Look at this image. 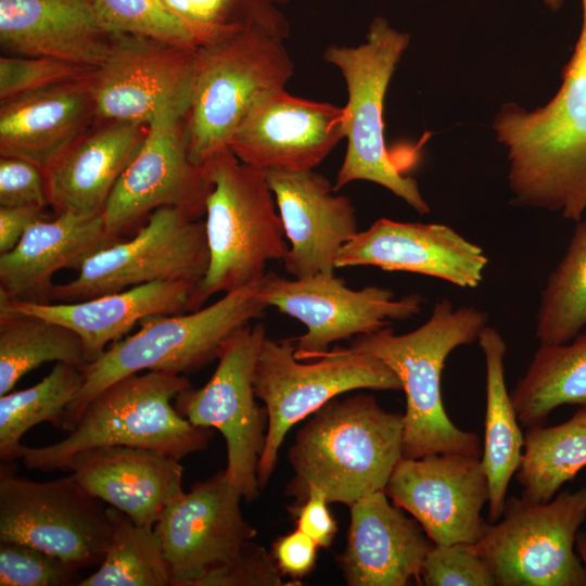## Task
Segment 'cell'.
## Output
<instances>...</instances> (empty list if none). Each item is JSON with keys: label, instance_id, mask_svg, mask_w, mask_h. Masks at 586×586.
I'll use <instances>...</instances> for the list:
<instances>
[{"label": "cell", "instance_id": "cell-15", "mask_svg": "<svg viewBox=\"0 0 586 586\" xmlns=\"http://www.w3.org/2000/svg\"><path fill=\"white\" fill-rule=\"evenodd\" d=\"M196 50L154 38L115 34L104 62L90 76L97 118L149 125L167 114L187 116Z\"/></svg>", "mask_w": 586, "mask_h": 586}, {"label": "cell", "instance_id": "cell-34", "mask_svg": "<svg viewBox=\"0 0 586 586\" xmlns=\"http://www.w3.org/2000/svg\"><path fill=\"white\" fill-rule=\"evenodd\" d=\"M575 224L540 294L535 324L540 344L568 343L586 328V218Z\"/></svg>", "mask_w": 586, "mask_h": 586}, {"label": "cell", "instance_id": "cell-44", "mask_svg": "<svg viewBox=\"0 0 586 586\" xmlns=\"http://www.w3.org/2000/svg\"><path fill=\"white\" fill-rule=\"evenodd\" d=\"M42 217L43 212L36 208L0 206V254L14 249L27 228Z\"/></svg>", "mask_w": 586, "mask_h": 586}, {"label": "cell", "instance_id": "cell-17", "mask_svg": "<svg viewBox=\"0 0 586 586\" xmlns=\"http://www.w3.org/2000/svg\"><path fill=\"white\" fill-rule=\"evenodd\" d=\"M241 498L225 469L193 484L164 509L154 530L170 568L171 586H199L257 535L242 514Z\"/></svg>", "mask_w": 586, "mask_h": 586}, {"label": "cell", "instance_id": "cell-45", "mask_svg": "<svg viewBox=\"0 0 586 586\" xmlns=\"http://www.w3.org/2000/svg\"><path fill=\"white\" fill-rule=\"evenodd\" d=\"M575 548L582 561L586 579V533L578 532L575 539Z\"/></svg>", "mask_w": 586, "mask_h": 586}, {"label": "cell", "instance_id": "cell-43", "mask_svg": "<svg viewBox=\"0 0 586 586\" xmlns=\"http://www.w3.org/2000/svg\"><path fill=\"white\" fill-rule=\"evenodd\" d=\"M318 548L313 538L296 528L280 536L273 543L271 552L283 575L302 578L314 570Z\"/></svg>", "mask_w": 586, "mask_h": 586}, {"label": "cell", "instance_id": "cell-38", "mask_svg": "<svg viewBox=\"0 0 586 586\" xmlns=\"http://www.w3.org/2000/svg\"><path fill=\"white\" fill-rule=\"evenodd\" d=\"M93 71L48 56H1L0 100L86 78Z\"/></svg>", "mask_w": 586, "mask_h": 586}, {"label": "cell", "instance_id": "cell-18", "mask_svg": "<svg viewBox=\"0 0 586 586\" xmlns=\"http://www.w3.org/2000/svg\"><path fill=\"white\" fill-rule=\"evenodd\" d=\"M391 501L415 518L434 545L474 544L486 521L487 475L480 457L441 453L402 458L384 488Z\"/></svg>", "mask_w": 586, "mask_h": 586}, {"label": "cell", "instance_id": "cell-32", "mask_svg": "<svg viewBox=\"0 0 586 586\" xmlns=\"http://www.w3.org/2000/svg\"><path fill=\"white\" fill-rule=\"evenodd\" d=\"M82 367L89 362L81 339L71 329L31 315L0 313V396L46 362Z\"/></svg>", "mask_w": 586, "mask_h": 586}, {"label": "cell", "instance_id": "cell-13", "mask_svg": "<svg viewBox=\"0 0 586 586\" xmlns=\"http://www.w3.org/2000/svg\"><path fill=\"white\" fill-rule=\"evenodd\" d=\"M266 337L263 323L232 333L218 355L217 367L200 388L175 397L178 412L192 424L218 430L227 444L226 475L246 502L259 495L257 464L265 447L268 413L256 402L254 370Z\"/></svg>", "mask_w": 586, "mask_h": 586}, {"label": "cell", "instance_id": "cell-24", "mask_svg": "<svg viewBox=\"0 0 586 586\" xmlns=\"http://www.w3.org/2000/svg\"><path fill=\"white\" fill-rule=\"evenodd\" d=\"M195 289V283L158 281L79 302L0 300V313L31 315L71 329L91 362L145 318L193 311Z\"/></svg>", "mask_w": 586, "mask_h": 586}, {"label": "cell", "instance_id": "cell-8", "mask_svg": "<svg viewBox=\"0 0 586 586\" xmlns=\"http://www.w3.org/2000/svg\"><path fill=\"white\" fill-rule=\"evenodd\" d=\"M409 42L407 33L377 16L369 25L365 42L326 49L323 59L340 69L348 93L344 106L347 149L333 188L337 191L357 180L374 182L424 215L430 213V206L418 182L402 173L384 139L385 94Z\"/></svg>", "mask_w": 586, "mask_h": 586}, {"label": "cell", "instance_id": "cell-9", "mask_svg": "<svg viewBox=\"0 0 586 586\" xmlns=\"http://www.w3.org/2000/svg\"><path fill=\"white\" fill-rule=\"evenodd\" d=\"M305 364L293 339L265 337L254 370V391L268 413L257 480L264 488L275 472L289 430L336 396L354 390L402 391L397 375L372 355L334 348Z\"/></svg>", "mask_w": 586, "mask_h": 586}, {"label": "cell", "instance_id": "cell-5", "mask_svg": "<svg viewBox=\"0 0 586 586\" xmlns=\"http://www.w3.org/2000/svg\"><path fill=\"white\" fill-rule=\"evenodd\" d=\"M262 280L227 292L202 309L148 317L132 335L114 342L80 367L84 383L67 409L64 431H72L86 405L122 378L142 371L184 375L217 359L232 333L264 315L267 306L258 295Z\"/></svg>", "mask_w": 586, "mask_h": 586}, {"label": "cell", "instance_id": "cell-10", "mask_svg": "<svg viewBox=\"0 0 586 586\" xmlns=\"http://www.w3.org/2000/svg\"><path fill=\"white\" fill-rule=\"evenodd\" d=\"M586 519V484L547 502L506 498L500 519L486 523L474 548L499 586H586L574 551Z\"/></svg>", "mask_w": 586, "mask_h": 586}, {"label": "cell", "instance_id": "cell-28", "mask_svg": "<svg viewBox=\"0 0 586 586\" xmlns=\"http://www.w3.org/2000/svg\"><path fill=\"white\" fill-rule=\"evenodd\" d=\"M111 242L102 214L61 213L36 220L14 249L0 254V300L47 302L56 271L77 269Z\"/></svg>", "mask_w": 586, "mask_h": 586}, {"label": "cell", "instance_id": "cell-20", "mask_svg": "<svg viewBox=\"0 0 586 586\" xmlns=\"http://www.w3.org/2000/svg\"><path fill=\"white\" fill-rule=\"evenodd\" d=\"M483 249L443 224L380 218L358 231L339 252L336 268L372 266L434 277L463 289L483 280Z\"/></svg>", "mask_w": 586, "mask_h": 586}, {"label": "cell", "instance_id": "cell-33", "mask_svg": "<svg viewBox=\"0 0 586 586\" xmlns=\"http://www.w3.org/2000/svg\"><path fill=\"white\" fill-rule=\"evenodd\" d=\"M84 383L80 367L55 362L39 383L0 396V459L13 463L17 460L21 438L33 426L49 422L64 430L69 405Z\"/></svg>", "mask_w": 586, "mask_h": 586}, {"label": "cell", "instance_id": "cell-25", "mask_svg": "<svg viewBox=\"0 0 586 586\" xmlns=\"http://www.w3.org/2000/svg\"><path fill=\"white\" fill-rule=\"evenodd\" d=\"M114 36L91 0H0V43L18 55L97 68Z\"/></svg>", "mask_w": 586, "mask_h": 586}, {"label": "cell", "instance_id": "cell-35", "mask_svg": "<svg viewBox=\"0 0 586 586\" xmlns=\"http://www.w3.org/2000/svg\"><path fill=\"white\" fill-rule=\"evenodd\" d=\"M112 540L98 570L78 586H171L168 561L154 527L109 506Z\"/></svg>", "mask_w": 586, "mask_h": 586}, {"label": "cell", "instance_id": "cell-11", "mask_svg": "<svg viewBox=\"0 0 586 586\" xmlns=\"http://www.w3.org/2000/svg\"><path fill=\"white\" fill-rule=\"evenodd\" d=\"M208 264L204 221L175 207H161L131 238L115 240L89 255L75 279L53 284L47 302H79L158 281L198 284Z\"/></svg>", "mask_w": 586, "mask_h": 586}, {"label": "cell", "instance_id": "cell-14", "mask_svg": "<svg viewBox=\"0 0 586 586\" xmlns=\"http://www.w3.org/2000/svg\"><path fill=\"white\" fill-rule=\"evenodd\" d=\"M259 298L306 327L293 339L295 357L311 360L337 341L375 332L391 321L408 320L421 311L423 298L411 293L395 300L392 290L365 286L352 290L335 273L286 279L266 272Z\"/></svg>", "mask_w": 586, "mask_h": 586}, {"label": "cell", "instance_id": "cell-40", "mask_svg": "<svg viewBox=\"0 0 586 586\" xmlns=\"http://www.w3.org/2000/svg\"><path fill=\"white\" fill-rule=\"evenodd\" d=\"M282 573L271 551L245 543L233 559L203 578L199 586H283Z\"/></svg>", "mask_w": 586, "mask_h": 586}, {"label": "cell", "instance_id": "cell-7", "mask_svg": "<svg viewBox=\"0 0 586 586\" xmlns=\"http://www.w3.org/2000/svg\"><path fill=\"white\" fill-rule=\"evenodd\" d=\"M283 40L265 28L246 26L198 49L193 97L184 120L192 163L203 166L227 148L255 103L285 87L294 65Z\"/></svg>", "mask_w": 586, "mask_h": 586}, {"label": "cell", "instance_id": "cell-42", "mask_svg": "<svg viewBox=\"0 0 586 586\" xmlns=\"http://www.w3.org/2000/svg\"><path fill=\"white\" fill-rule=\"evenodd\" d=\"M329 504L326 494L320 488L311 487L305 501L290 510L296 519L297 528L313 538L321 548H329L337 532Z\"/></svg>", "mask_w": 586, "mask_h": 586}, {"label": "cell", "instance_id": "cell-2", "mask_svg": "<svg viewBox=\"0 0 586 586\" xmlns=\"http://www.w3.org/2000/svg\"><path fill=\"white\" fill-rule=\"evenodd\" d=\"M298 430L289 449L294 475L285 496L294 499L290 510L320 488L328 501L351 506L384 491L403 458L404 416L381 408L369 394L333 398Z\"/></svg>", "mask_w": 586, "mask_h": 586}, {"label": "cell", "instance_id": "cell-41", "mask_svg": "<svg viewBox=\"0 0 586 586\" xmlns=\"http://www.w3.org/2000/svg\"><path fill=\"white\" fill-rule=\"evenodd\" d=\"M49 205L44 170L18 157L0 158V206L43 211Z\"/></svg>", "mask_w": 586, "mask_h": 586}, {"label": "cell", "instance_id": "cell-22", "mask_svg": "<svg viewBox=\"0 0 586 586\" xmlns=\"http://www.w3.org/2000/svg\"><path fill=\"white\" fill-rule=\"evenodd\" d=\"M384 491L349 506L345 550L336 556L349 586H406L419 577L434 545L415 518L388 500Z\"/></svg>", "mask_w": 586, "mask_h": 586}, {"label": "cell", "instance_id": "cell-39", "mask_svg": "<svg viewBox=\"0 0 586 586\" xmlns=\"http://www.w3.org/2000/svg\"><path fill=\"white\" fill-rule=\"evenodd\" d=\"M425 586H493L495 577L472 543L433 545L419 577Z\"/></svg>", "mask_w": 586, "mask_h": 586}, {"label": "cell", "instance_id": "cell-30", "mask_svg": "<svg viewBox=\"0 0 586 586\" xmlns=\"http://www.w3.org/2000/svg\"><path fill=\"white\" fill-rule=\"evenodd\" d=\"M510 396L520 424L543 425L562 405L586 408V331L563 344H540Z\"/></svg>", "mask_w": 586, "mask_h": 586}, {"label": "cell", "instance_id": "cell-12", "mask_svg": "<svg viewBox=\"0 0 586 586\" xmlns=\"http://www.w3.org/2000/svg\"><path fill=\"white\" fill-rule=\"evenodd\" d=\"M0 469V540L26 544L81 570L99 566L112 540L107 507L71 474L37 482Z\"/></svg>", "mask_w": 586, "mask_h": 586}, {"label": "cell", "instance_id": "cell-29", "mask_svg": "<svg viewBox=\"0 0 586 586\" xmlns=\"http://www.w3.org/2000/svg\"><path fill=\"white\" fill-rule=\"evenodd\" d=\"M486 370V409L482 464L489 486L488 519H500L511 477L521 463L524 434L506 385L507 343L494 327L486 326L477 339Z\"/></svg>", "mask_w": 586, "mask_h": 586}, {"label": "cell", "instance_id": "cell-1", "mask_svg": "<svg viewBox=\"0 0 586 586\" xmlns=\"http://www.w3.org/2000/svg\"><path fill=\"white\" fill-rule=\"evenodd\" d=\"M561 86L544 106L505 104L493 124L507 149L508 184L519 206L577 222L586 212V0Z\"/></svg>", "mask_w": 586, "mask_h": 586}, {"label": "cell", "instance_id": "cell-23", "mask_svg": "<svg viewBox=\"0 0 586 586\" xmlns=\"http://www.w3.org/2000/svg\"><path fill=\"white\" fill-rule=\"evenodd\" d=\"M163 453L132 446H98L75 454L66 470L92 496L154 527L164 509L180 497L183 468Z\"/></svg>", "mask_w": 586, "mask_h": 586}, {"label": "cell", "instance_id": "cell-36", "mask_svg": "<svg viewBox=\"0 0 586 586\" xmlns=\"http://www.w3.org/2000/svg\"><path fill=\"white\" fill-rule=\"evenodd\" d=\"M91 2L112 34L140 35L194 50L204 44L196 30L168 11L160 0Z\"/></svg>", "mask_w": 586, "mask_h": 586}, {"label": "cell", "instance_id": "cell-46", "mask_svg": "<svg viewBox=\"0 0 586 586\" xmlns=\"http://www.w3.org/2000/svg\"><path fill=\"white\" fill-rule=\"evenodd\" d=\"M545 5L556 12L563 5V0H543Z\"/></svg>", "mask_w": 586, "mask_h": 586}, {"label": "cell", "instance_id": "cell-26", "mask_svg": "<svg viewBox=\"0 0 586 586\" xmlns=\"http://www.w3.org/2000/svg\"><path fill=\"white\" fill-rule=\"evenodd\" d=\"M90 76L1 101L0 155L50 167L97 118Z\"/></svg>", "mask_w": 586, "mask_h": 586}, {"label": "cell", "instance_id": "cell-6", "mask_svg": "<svg viewBox=\"0 0 586 586\" xmlns=\"http://www.w3.org/2000/svg\"><path fill=\"white\" fill-rule=\"evenodd\" d=\"M203 167L212 182L204 221L209 264L196 284L194 310L216 293L262 279L267 263L283 259L289 251L264 171L242 163L228 146Z\"/></svg>", "mask_w": 586, "mask_h": 586}, {"label": "cell", "instance_id": "cell-21", "mask_svg": "<svg viewBox=\"0 0 586 586\" xmlns=\"http://www.w3.org/2000/svg\"><path fill=\"white\" fill-rule=\"evenodd\" d=\"M290 246L282 259L293 278L335 273L339 252L357 232L355 207L314 170L264 171Z\"/></svg>", "mask_w": 586, "mask_h": 586}, {"label": "cell", "instance_id": "cell-31", "mask_svg": "<svg viewBox=\"0 0 586 586\" xmlns=\"http://www.w3.org/2000/svg\"><path fill=\"white\" fill-rule=\"evenodd\" d=\"M586 467V408L565 422L534 425L524 434V448L515 479L521 497L533 502L551 500L561 486Z\"/></svg>", "mask_w": 586, "mask_h": 586}, {"label": "cell", "instance_id": "cell-37", "mask_svg": "<svg viewBox=\"0 0 586 586\" xmlns=\"http://www.w3.org/2000/svg\"><path fill=\"white\" fill-rule=\"evenodd\" d=\"M79 571L39 548L0 540V586H78Z\"/></svg>", "mask_w": 586, "mask_h": 586}, {"label": "cell", "instance_id": "cell-16", "mask_svg": "<svg viewBox=\"0 0 586 586\" xmlns=\"http://www.w3.org/2000/svg\"><path fill=\"white\" fill-rule=\"evenodd\" d=\"M184 120L182 115L167 114L149 124L142 146L102 213L110 240L129 237L161 207L178 208L193 219L205 215L212 182L204 167L189 157Z\"/></svg>", "mask_w": 586, "mask_h": 586}, {"label": "cell", "instance_id": "cell-27", "mask_svg": "<svg viewBox=\"0 0 586 586\" xmlns=\"http://www.w3.org/2000/svg\"><path fill=\"white\" fill-rule=\"evenodd\" d=\"M148 128L139 123L105 122L73 143L44 170L49 206L55 214L101 215Z\"/></svg>", "mask_w": 586, "mask_h": 586}, {"label": "cell", "instance_id": "cell-3", "mask_svg": "<svg viewBox=\"0 0 586 586\" xmlns=\"http://www.w3.org/2000/svg\"><path fill=\"white\" fill-rule=\"evenodd\" d=\"M488 315L473 306L455 308L442 298L416 330L396 334L391 326L357 335L349 348L383 361L398 378L406 396L403 457L441 453L480 457L477 434L459 429L445 411L442 371L450 353L477 341Z\"/></svg>", "mask_w": 586, "mask_h": 586}, {"label": "cell", "instance_id": "cell-19", "mask_svg": "<svg viewBox=\"0 0 586 586\" xmlns=\"http://www.w3.org/2000/svg\"><path fill=\"white\" fill-rule=\"evenodd\" d=\"M344 123V107L297 98L281 88L255 103L228 148L262 171L313 170L345 138Z\"/></svg>", "mask_w": 586, "mask_h": 586}, {"label": "cell", "instance_id": "cell-4", "mask_svg": "<svg viewBox=\"0 0 586 586\" xmlns=\"http://www.w3.org/2000/svg\"><path fill=\"white\" fill-rule=\"evenodd\" d=\"M191 386L183 374L138 372L98 393L85 407L74 429L47 446L21 445L17 459L29 470H66L72 457L85 449L122 445L148 448L178 460L205 450L209 428L192 424L171 400Z\"/></svg>", "mask_w": 586, "mask_h": 586}]
</instances>
